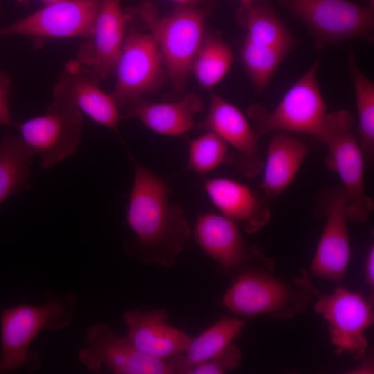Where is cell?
Masks as SVG:
<instances>
[{"mask_svg":"<svg viewBox=\"0 0 374 374\" xmlns=\"http://www.w3.org/2000/svg\"><path fill=\"white\" fill-rule=\"evenodd\" d=\"M131 158L135 170L127 221L136 238L126 250L144 263L171 267L190 237L189 224L181 207L169 204L165 181Z\"/></svg>","mask_w":374,"mask_h":374,"instance_id":"1","label":"cell"},{"mask_svg":"<svg viewBox=\"0 0 374 374\" xmlns=\"http://www.w3.org/2000/svg\"><path fill=\"white\" fill-rule=\"evenodd\" d=\"M76 308L74 294L47 292L43 304H21L3 309L0 315V373L19 368L37 371L41 361L36 353L30 351L33 341L43 329L59 330L68 326Z\"/></svg>","mask_w":374,"mask_h":374,"instance_id":"2","label":"cell"},{"mask_svg":"<svg viewBox=\"0 0 374 374\" xmlns=\"http://www.w3.org/2000/svg\"><path fill=\"white\" fill-rule=\"evenodd\" d=\"M247 265L239 270L224 294L223 303L231 312L247 318L266 314L287 320L306 311L313 296L294 282L274 275L272 260L265 258L260 266Z\"/></svg>","mask_w":374,"mask_h":374,"instance_id":"3","label":"cell"},{"mask_svg":"<svg viewBox=\"0 0 374 374\" xmlns=\"http://www.w3.org/2000/svg\"><path fill=\"white\" fill-rule=\"evenodd\" d=\"M154 37L174 90L183 91L194 57L204 37L206 12L192 6L177 5L166 17L150 3L134 10Z\"/></svg>","mask_w":374,"mask_h":374,"instance_id":"4","label":"cell"},{"mask_svg":"<svg viewBox=\"0 0 374 374\" xmlns=\"http://www.w3.org/2000/svg\"><path fill=\"white\" fill-rule=\"evenodd\" d=\"M354 118L345 109L327 113L315 138L328 150L326 165L341 179L348 199V220L365 222L374 207L364 184L365 158L353 132Z\"/></svg>","mask_w":374,"mask_h":374,"instance_id":"5","label":"cell"},{"mask_svg":"<svg viewBox=\"0 0 374 374\" xmlns=\"http://www.w3.org/2000/svg\"><path fill=\"white\" fill-rule=\"evenodd\" d=\"M310 30L318 51L355 39H374V8L348 0H274Z\"/></svg>","mask_w":374,"mask_h":374,"instance_id":"6","label":"cell"},{"mask_svg":"<svg viewBox=\"0 0 374 374\" xmlns=\"http://www.w3.org/2000/svg\"><path fill=\"white\" fill-rule=\"evenodd\" d=\"M293 281L316 298L314 310L328 323L337 354L349 353L356 359L362 358L368 346L366 332L374 320L371 301L341 287L323 294L312 284L305 270Z\"/></svg>","mask_w":374,"mask_h":374,"instance_id":"7","label":"cell"},{"mask_svg":"<svg viewBox=\"0 0 374 374\" xmlns=\"http://www.w3.org/2000/svg\"><path fill=\"white\" fill-rule=\"evenodd\" d=\"M320 64V59H317L271 112L260 105L249 107L248 115L259 137L273 130L315 136L327 114L317 79Z\"/></svg>","mask_w":374,"mask_h":374,"instance_id":"8","label":"cell"},{"mask_svg":"<svg viewBox=\"0 0 374 374\" xmlns=\"http://www.w3.org/2000/svg\"><path fill=\"white\" fill-rule=\"evenodd\" d=\"M82 112L55 99L42 115L19 125L20 138L39 157L41 166L51 168L75 154L82 132Z\"/></svg>","mask_w":374,"mask_h":374,"instance_id":"9","label":"cell"},{"mask_svg":"<svg viewBox=\"0 0 374 374\" xmlns=\"http://www.w3.org/2000/svg\"><path fill=\"white\" fill-rule=\"evenodd\" d=\"M162 55L152 34L130 29L125 33L110 95L118 107H127L152 91L164 73Z\"/></svg>","mask_w":374,"mask_h":374,"instance_id":"10","label":"cell"},{"mask_svg":"<svg viewBox=\"0 0 374 374\" xmlns=\"http://www.w3.org/2000/svg\"><path fill=\"white\" fill-rule=\"evenodd\" d=\"M100 0H62L0 28V36L24 35L37 50L53 39L88 37L94 26Z\"/></svg>","mask_w":374,"mask_h":374,"instance_id":"11","label":"cell"},{"mask_svg":"<svg viewBox=\"0 0 374 374\" xmlns=\"http://www.w3.org/2000/svg\"><path fill=\"white\" fill-rule=\"evenodd\" d=\"M86 343L78 359L91 371L107 368L115 374H171L167 361L140 352L127 337L114 334L104 323L88 328Z\"/></svg>","mask_w":374,"mask_h":374,"instance_id":"12","label":"cell"},{"mask_svg":"<svg viewBox=\"0 0 374 374\" xmlns=\"http://www.w3.org/2000/svg\"><path fill=\"white\" fill-rule=\"evenodd\" d=\"M348 206V196L342 186L324 197L322 209L326 222L310 265V274L314 277L338 283L345 277L351 254Z\"/></svg>","mask_w":374,"mask_h":374,"instance_id":"13","label":"cell"},{"mask_svg":"<svg viewBox=\"0 0 374 374\" xmlns=\"http://www.w3.org/2000/svg\"><path fill=\"white\" fill-rule=\"evenodd\" d=\"M100 79L78 59L68 62L53 89L55 99L69 103L95 122L118 134L121 116L112 98L99 87Z\"/></svg>","mask_w":374,"mask_h":374,"instance_id":"14","label":"cell"},{"mask_svg":"<svg viewBox=\"0 0 374 374\" xmlns=\"http://www.w3.org/2000/svg\"><path fill=\"white\" fill-rule=\"evenodd\" d=\"M197 127L215 133L237 151L236 166L247 177L262 172L264 160L259 150V136L244 114L220 96L212 93L205 120Z\"/></svg>","mask_w":374,"mask_h":374,"instance_id":"15","label":"cell"},{"mask_svg":"<svg viewBox=\"0 0 374 374\" xmlns=\"http://www.w3.org/2000/svg\"><path fill=\"white\" fill-rule=\"evenodd\" d=\"M127 21L120 0H100L93 30L77 53L78 60L92 69L100 80L114 74L126 33Z\"/></svg>","mask_w":374,"mask_h":374,"instance_id":"16","label":"cell"},{"mask_svg":"<svg viewBox=\"0 0 374 374\" xmlns=\"http://www.w3.org/2000/svg\"><path fill=\"white\" fill-rule=\"evenodd\" d=\"M168 317L163 309L125 312L127 339L140 352L164 361L184 353L193 338L168 323Z\"/></svg>","mask_w":374,"mask_h":374,"instance_id":"17","label":"cell"},{"mask_svg":"<svg viewBox=\"0 0 374 374\" xmlns=\"http://www.w3.org/2000/svg\"><path fill=\"white\" fill-rule=\"evenodd\" d=\"M194 233L202 249L226 272L239 271L249 265L260 251L256 246L249 249L235 222L222 214L200 215Z\"/></svg>","mask_w":374,"mask_h":374,"instance_id":"18","label":"cell"},{"mask_svg":"<svg viewBox=\"0 0 374 374\" xmlns=\"http://www.w3.org/2000/svg\"><path fill=\"white\" fill-rule=\"evenodd\" d=\"M204 189L222 214L244 223L248 233H254L270 220L271 213L264 195L238 181L215 177L204 182Z\"/></svg>","mask_w":374,"mask_h":374,"instance_id":"19","label":"cell"},{"mask_svg":"<svg viewBox=\"0 0 374 374\" xmlns=\"http://www.w3.org/2000/svg\"><path fill=\"white\" fill-rule=\"evenodd\" d=\"M203 106L202 100L194 93L175 102H150L141 98L126 107L123 118H136L158 134L179 136L195 125V116Z\"/></svg>","mask_w":374,"mask_h":374,"instance_id":"20","label":"cell"},{"mask_svg":"<svg viewBox=\"0 0 374 374\" xmlns=\"http://www.w3.org/2000/svg\"><path fill=\"white\" fill-rule=\"evenodd\" d=\"M309 153L300 139L280 132L271 141L263 163L260 189L266 197L280 195L292 182Z\"/></svg>","mask_w":374,"mask_h":374,"instance_id":"21","label":"cell"},{"mask_svg":"<svg viewBox=\"0 0 374 374\" xmlns=\"http://www.w3.org/2000/svg\"><path fill=\"white\" fill-rule=\"evenodd\" d=\"M244 321L237 317H221L215 323L193 338L187 350L168 362L171 374H190L199 365L222 352L238 338Z\"/></svg>","mask_w":374,"mask_h":374,"instance_id":"22","label":"cell"},{"mask_svg":"<svg viewBox=\"0 0 374 374\" xmlns=\"http://www.w3.org/2000/svg\"><path fill=\"white\" fill-rule=\"evenodd\" d=\"M240 16L247 29L246 41L291 51L296 46L297 42L267 0H253L242 7Z\"/></svg>","mask_w":374,"mask_h":374,"instance_id":"23","label":"cell"},{"mask_svg":"<svg viewBox=\"0 0 374 374\" xmlns=\"http://www.w3.org/2000/svg\"><path fill=\"white\" fill-rule=\"evenodd\" d=\"M33 155L20 136L8 135L0 141V204L28 187Z\"/></svg>","mask_w":374,"mask_h":374,"instance_id":"24","label":"cell"},{"mask_svg":"<svg viewBox=\"0 0 374 374\" xmlns=\"http://www.w3.org/2000/svg\"><path fill=\"white\" fill-rule=\"evenodd\" d=\"M233 61L228 44L221 37L207 33L194 57L190 73L202 87L211 89L225 78Z\"/></svg>","mask_w":374,"mask_h":374,"instance_id":"25","label":"cell"},{"mask_svg":"<svg viewBox=\"0 0 374 374\" xmlns=\"http://www.w3.org/2000/svg\"><path fill=\"white\" fill-rule=\"evenodd\" d=\"M348 66L355 90L358 114V141L365 161L370 163L374 150V84L356 63L355 53L350 51Z\"/></svg>","mask_w":374,"mask_h":374,"instance_id":"26","label":"cell"},{"mask_svg":"<svg viewBox=\"0 0 374 374\" xmlns=\"http://www.w3.org/2000/svg\"><path fill=\"white\" fill-rule=\"evenodd\" d=\"M290 49L263 46L244 41L240 51L242 63L256 90H265Z\"/></svg>","mask_w":374,"mask_h":374,"instance_id":"27","label":"cell"},{"mask_svg":"<svg viewBox=\"0 0 374 374\" xmlns=\"http://www.w3.org/2000/svg\"><path fill=\"white\" fill-rule=\"evenodd\" d=\"M228 160V144L214 132L208 131L189 141L188 170L206 174Z\"/></svg>","mask_w":374,"mask_h":374,"instance_id":"28","label":"cell"},{"mask_svg":"<svg viewBox=\"0 0 374 374\" xmlns=\"http://www.w3.org/2000/svg\"><path fill=\"white\" fill-rule=\"evenodd\" d=\"M240 348L231 343L222 352L194 368L190 374H222L236 370L242 362Z\"/></svg>","mask_w":374,"mask_h":374,"instance_id":"29","label":"cell"},{"mask_svg":"<svg viewBox=\"0 0 374 374\" xmlns=\"http://www.w3.org/2000/svg\"><path fill=\"white\" fill-rule=\"evenodd\" d=\"M11 84L9 76L0 71V125L12 124L10 112L8 104V97L10 91Z\"/></svg>","mask_w":374,"mask_h":374,"instance_id":"30","label":"cell"},{"mask_svg":"<svg viewBox=\"0 0 374 374\" xmlns=\"http://www.w3.org/2000/svg\"><path fill=\"white\" fill-rule=\"evenodd\" d=\"M365 279L368 286L374 287V247L372 245L368 252L365 263Z\"/></svg>","mask_w":374,"mask_h":374,"instance_id":"31","label":"cell"},{"mask_svg":"<svg viewBox=\"0 0 374 374\" xmlns=\"http://www.w3.org/2000/svg\"><path fill=\"white\" fill-rule=\"evenodd\" d=\"M364 359L362 362L359 366L353 369L350 373H373V364L371 356L366 357V353L364 355Z\"/></svg>","mask_w":374,"mask_h":374,"instance_id":"32","label":"cell"},{"mask_svg":"<svg viewBox=\"0 0 374 374\" xmlns=\"http://www.w3.org/2000/svg\"><path fill=\"white\" fill-rule=\"evenodd\" d=\"M172 1L176 2L177 5L195 6L196 4L200 0H172Z\"/></svg>","mask_w":374,"mask_h":374,"instance_id":"33","label":"cell"},{"mask_svg":"<svg viewBox=\"0 0 374 374\" xmlns=\"http://www.w3.org/2000/svg\"><path fill=\"white\" fill-rule=\"evenodd\" d=\"M40 1L43 2L44 6H46V5L54 3H56L62 0H40Z\"/></svg>","mask_w":374,"mask_h":374,"instance_id":"34","label":"cell"},{"mask_svg":"<svg viewBox=\"0 0 374 374\" xmlns=\"http://www.w3.org/2000/svg\"><path fill=\"white\" fill-rule=\"evenodd\" d=\"M242 3V6L245 7L249 6L253 0H240Z\"/></svg>","mask_w":374,"mask_h":374,"instance_id":"35","label":"cell"},{"mask_svg":"<svg viewBox=\"0 0 374 374\" xmlns=\"http://www.w3.org/2000/svg\"><path fill=\"white\" fill-rule=\"evenodd\" d=\"M19 3H26L29 0H17Z\"/></svg>","mask_w":374,"mask_h":374,"instance_id":"36","label":"cell"},{"mask_svg":"<svg viewBox=\"0 0 374 374\" xmlns=\"http://www.w3.org/2000/svg\"><path fill=\"white\" fill-rule=\"evenodd\" d=\"M369 2H370L369 5L373 7L374 0H369Z\"/></svg>","mask_w":374,"mask_h":374,"instance_id":"37","label":"cell"}]
</instances>
